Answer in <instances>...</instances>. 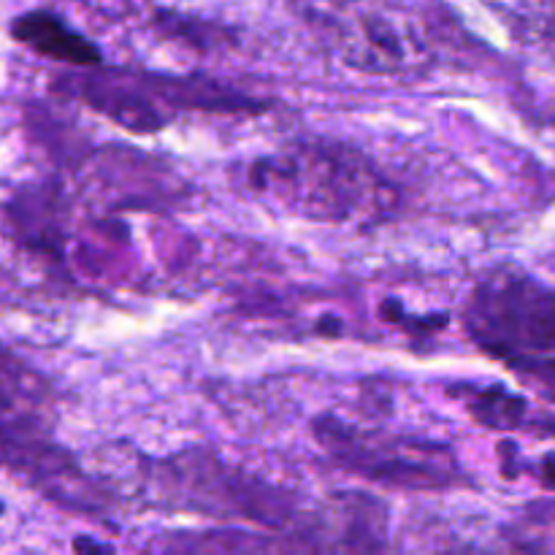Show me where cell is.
<instances>
[{
	"mask_svg": "<svg viewBox=\"0 0 555 555\" xmlns=\"http://www.w3.org/2000/svg\"><path fill=\"white\" fill-rule=\"evenodd\" d=\"M258 195L307 220L379 222L396 206L393 184L363 152L336 141H296L249 166Z\"/></svg>",
	"mask_w": 555,
	"mask_h": 555,
	"instance_id": "obj_1",
	"label": "cell"
},
{
	"mask_svg": "<svg viewBox=\"0 0 555 555\" xmlns=\"http://www.w3.org/2000/svg\"><path fill=\"white\" fill-rule=\"evenodd\" d=\"M65 92L133 133H157L179 112H260V103L211 79L166 76L150 70L87 68L60 79Z\"/></svg>",
	"mask_w": 555,
	"mask_h": 555,
	"instance_id": "obj_2",
	"label": "cell"
},
{
	"mask_svg": "<svg viewBox=\"0 0 555 555\" xmlns=\"http://www.w3.org/2000/svg\"><path fill=\"white\" fill-rule=\"evenodd\" d=\"M312 431L341 469L369 482L399 491H448L464 482L455 453L437 439L356 426L336 415H320Z\"/></svg>",
	"mask_w": 555,
	"mask_h": 555,
	"instance_id": "obj_3",
	"label": "cell"
},
{
	"mask_svg": "<svg viewBox=\"0 0 555 555\" xmlns=\"http://www.w3.org/2000/svg\"><path fill=\"white\" fill-rule=\"evenodd\" d=\"M155 486L163 496L179 507L220 518L255 520L266 529L282 531L307 499L296 496L285 486L236 469L217 455L184 453L157 461Z\"/></svg>",
	"mask_w": 555,
	"mask_h": 555,
	"instance_id": "obj_4",
	"label": "cell"
},
{
	"mask_svg": "<svg viewBox=\"0 0 555 555\" xmlns=\"http://www.w3.org/2000/svg\"><path fill=\"white\" fill-rule=\"evenodd\" d=\"M464 320L482 350L518 369L555 352V291L518 271L486 276L469 296Z\"/></svg>",
	"mask_w": 555,
	"mask_h": 555,
	"instance_id": "obj_5",
	"label": "cell"
},
{
	"mask_svg": "<svg viewBox=\"0 0 555 555\" xmlns=\"http://www.w3.org/2000/svg\"><path fill=\"white\" fill-rule=\"evenodd\" d=\"M388 504L361 491H341L304 502L280 531L282 555H383Z\"/></svg>",
	"mask_w": 555,
	"mask_h": 555,
	"instance_id": "obj_6",
	"label": "cell"
},
{
	"mask_svg": "<svg viewBox=\"0 0 555 555\" xmlns=\"http://www.w3.org/2000/svg\"><path fill=\"white\" fill-rule=\"evenodd\" d=\"M57 393L38 369L0 345V455L14 469L52 448Z\"/></svg>",
	"mask_w": 555,
	"mask_h": 555,
	"instance_id": "obj_7",
	"label": "cell"
},
{
	"mask_svg": "<svg viewBox=\"0 0 555 555\" xmlns=\"http://www.w3.org/2000/svg\"><path fill=\"white\" fill-rule=\"evenodd\" d=\"M318 16L352 68L369 74H399L426 57V47L415 27L406 25V20H396L390 9L341 5L331 11L318 9Z\"/></svg>",
	"mask_w": 555,
	"mask_h": 555,
	"instance_id": "obj_8",
	"label": "cell"
},
{
	"mask_svg": "<svg viewBox=\"0 0 555 555\" xmlns=\"http://www.w3.org/2000/svg\"><path fill=\"white\" fill-rule=\"evenodd\" d=\"M16 41L30 47L33 52L43 54V57L54 60V63L70 65L76 70L98 68L103 60L101 49L81 36L79 30L60 20L52 11H27V14L16 16L14 27H11Z\"/></svg>",
	"mask_w": 555,
	"mask_h": 555,
	"instance_id": "obj_9",
	"label": "cell"
},
{
	"mask_svg": "<svg viewBox=\"0 0 555 555\" xmlns=\"http://www.w3.org/2000/svg\"><path fill=\"white\" fill-rule=\"evenodd\" d=\"M466 406L472 417L493 431H513L524 423L526 401L504 388H466Z\"/></svg>",
	"mask_w": 555,
	"mask_h": 555,
	"instance_id": "obj_10",
	"label": "cell"
},
{
	"mask_svg": "<svg viewBox=\"0 0 555 555\" xmlns=\"http://www.w3.org/2000/svg\"><path fill=\"white\" fill-rule=\"evenodd\" d=\"M542 477H545L547 488H555V455L545 459V464H542Z\"/></svg>",
	"mask_w": 555,
	"mask_h": 555,
	"instance_id": "obj_11",
	"label": "cell"
}]
</instances>
